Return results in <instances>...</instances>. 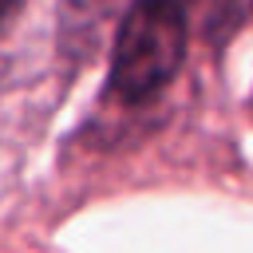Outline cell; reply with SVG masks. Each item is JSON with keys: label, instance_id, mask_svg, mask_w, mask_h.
Returning <instances> with one entry per match:
<instances>
[{"label": "cell", "instance_id": "obj_1", "mask_svg": "<svg viewBox=\"0 0 253 253\" xmlns=\"http://www.w3.org/2000/svg\"><path fill=\"white\" fill-rule=\"evenodd\" d=\"M186 8L182 0H134L111 47V95L123 103L154 99L186 59Z\"/></svg>", "mask_w": 253, "mask_h": 253}]
</instances>
